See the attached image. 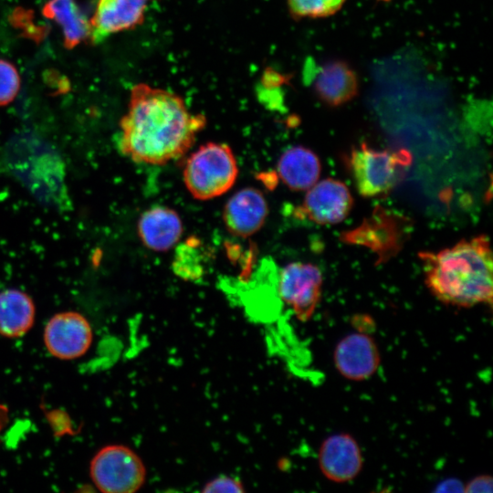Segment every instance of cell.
I'll return each instance as SVG.
<instances>
[{"mask_svg":"<svg viewBox=\"0 0 493 493\" xmlns=\"http://www.w3.org/2000/svg\"><path fill=\"white\" fill-rule=\"evenodd\" d=\"M89 474L101 492L133 493L143 486L146 467L131 448L109 445L100 448L91 459Z\"/></svg>","mask_w":493,"mask_h":493,"instance_id":"5b68a950","label":"cell"},{"mask_svg":"<svg viewBox=\"0 0 493 493\" xmlns=\"http://www.w3.org/2000/svg\"><path fill=\"white\" fill-rule=\"evenodd\" d=\"M389 215L384 209H375L371 217L343 236L346 242L362 244L372 248L381 260L388 259L400 248L404 239L405 218Z\"/></svg>","mask_w":493,"mask_h":493,"instance_id":"9c48e42d","label":"cell"},{"mask_svg":"<svg viewBox=\"0 0 493 493\" xmlns=\"http://www.w3.org/2000/svg\"><path fill=\"white\" fill-rule=\"evenodd\" d=\"M238 175L232 149L226 143L207 142L194 152L185 163L184 182L197 200H210L230 190Z\"/></svg>","mask_w":493,"mask_h":493,"instance_id":"277c9868","label":"cell"},{"mask_svg":"<svg viewBox=\"0 0 493 493\" xmlns=\"http://www.w3.org/2000/svg\"><path fill=\"white\" fill-rule=\"evenodd\" d=\"M245 488L242 482L234 477L222 475L208 481L202 492L205 493H224V492H244Z\"/></svg>","mask_w":493,"mask_h":493,"instance_id":"44dd1931","label":"cell"},{"mask_svg":"<svg viewBox=\"0 0 493 493\" xmlns=\"http://www.w3.org/2000/svg\"><path fill=\"white\" fill-rule=\"evenodd\" d=\"M205 124L178 95L141 83L131 89L121 121L120 147L134 162L163 165L182 157Z\"/></svg>","mask_w":493,"mask_h":493,"instance_id":"6da1fadb","label":"cell"},{"mask_svg":"<svg viewBox=\"0 0 493 493\" xmlns=\"http://www.w3.org/2000/svg\"><path fill=\"white\" fill-rule=\"evenodd\" d=\"M43 15L61 26L68 48L90 37V24L74 0H49L43 8Z\"/></svg>","mask_w":493,"mask_h":493,"instance_id":"ac0fdd59","label":"cell"},{"mask_svg":"<svg viewBox=\"0 0 493 493\" xmlns=\"http://www.w3.org/2000/svg\"><path fill=\"white\" fill-rule=\"evenodd\" d=\"M492 477L487 475H481L470 479L464 488V491L471 493H487L492 491Z\"/></svg>","mask_w":493,"mask_h":493,"instance_id":"7402d4cb","label":"cell"},{"mask_svg":"<svg viewBox=\"0 0 493 493\" xmlns=\"http://www.w3.org/2000/svg\"><path fill=\"white\" fill-rule=\"evenodd\" d=\"M148 0H100L90 24V38L100 42L108 36L142 24Z\"/></svg>","mask_w":493,"mask_h":493,"instance_id":"5bb4252c","label":"cell"},{"mask_svg":"<svg viewBox=\"0 0 493 493\" xmlns=\"http://www.w3.org/2000/svg\"><path fill=\"white\" fill-rule=\"evenodd\" d=\"M278 174L290 189L303 191L317 183L321 165L317 154L301 145L286 150L278 162Z\"/></svg>","mask_w":493,"mask_h":493,"instance_id":"2e32d148","label":"cell"},{"mask_svg":"<svg viewBox=\"0 0 493 493\" xmlns=\"http://www.w3.org/2000/svg\"><path fill=\"white\" fill-rule=\"evenodd\" d=\"M425 281L442 303L461 308L492 303V253L478 236L437 252H420Z\"/></svg>","mask_w":493,"mask_h":493,"instance_id":"7a4b0ae2","label":"cell"},{"mask_svg":"<svg viewBox=\"0 0 493 493\" xmlns=\"http://www.w3.org/2000/svg\"><path fill=\"white\" fill-rule=\"evenodd\" d=\"M412 162L407 150H379L364 142L353 147L345 160L358 193L364 197L388 194L404 178Z\"/></svg>","mask_w":493,"mask_h":493,"instance_id":"3957f363","label":"cell"},{"mask_svg":"<svg viewBox=\"0 0 493 493\" xmlns=\"http://www.w3.org/2000/svg\"><path fill=\"white\" fill-rule=\"evenodd\" d=\"M9 423V410L5 404L0 403V440L1 435Z\"/></svg>","mask_w":493,"mask_h":493,"instance_id":"603a6c76","label":"cell"},{"mask_svg":"<svg viewBox=\"0 0 493 493\" xmlns=\"http://www.w3.org/2000/svg\"><path fill=\"white\" fill-rule=\"evenodd\" d=\"M20 87L16 68L9 62L0 59V106L14 100Z\"/></svg>","mask_w":493,"mask_h":493,"instance_id":"ffe728a7","label":"cell"},{"mask_svg":"<svg viewBox=\"0 0 493 493\" xmlns=\"http://www.w3.org/2000/svg\"><path fill=\"white\" fill-rule=\"evenodd\" d=\"M92 339L90 323L76 311L55 314L44 330V343L47 351L60 360L81 357L89 349Z\"/></svg>","mask_w":493,"mask_h":493,"instance_id":"52a82bcc","label":"cell"},{"mask_svg":"<svg viewBox=\"0 0 493 493\" xmlns=\"http://www.w3.org/2000/svg\"><path fill=\"white\" fill-rule=\"evenodd\" d=\"M319 467L324 477L344 483L355 478L362 467V454L357 441L349 434L328 436L319 451Z\"/></svg>","mask_w":493,"mask_h":493,"instance_id":"8fae6325","label":"cell"},{"mask_svg":"<svg viewBox=\"0 0 493 493\" xmlns=\"http://www.w3.org/2000/svg\"><path fill=\"white\" fill-rule=\"evenodd\" d=\"M137 232L147 248L155 252H165L178 243L184 226L175 210L165 206H154L141 215Z\"/></svg>","mask_w":493,"mask_h":493,"instance_id":"9a60e30c","label":"cell"},{"mask_svg":"<svg viewBox=\"0 0 493 493\" xmlns=\"http://www.w3.org/2000/svg\"><path fill=\"white\" fill-rule=\"evenodd\" d=\"M322 275L310 263L292 262L280 271L278 293L300 321L309 320L320 299Z\"/></svg>","mask_w":493,"mask_h":493,"instance_id":"8992f818","label":"cell"},{"mask_svg":"<svg viewBox=\"0 0 493 493\" xmlns=\"http://www.w3.org/2000/svg\"><path fill=\"white\" fill-rule=\"evenodd\" d=\"M346 0H287L288 11L295 19L327 18L337 14Z\"/></svg>","mask_w":493,"mask_h":493,"instance_id":"d6986e66","label":"cell"},{"mask_svg":"<svg viewBox=\"0 0 493 493\" xmlns=\"http://www.w3.org/2000/svg\"><path fill=\"white\" fill-rule=\"evenodd\" d=\"M312 86L321 102L336 108L357 97L360 81L355 69L347 61L337 58L319 67Z\"/></svg>","mask_w":493,"mask_h":493,"instance_id":"4fadbf2b","label":"cell"},{"mask_svg":"<svg viewBox=\"0 0 493 493\" xmlns=\"http://www.w3.org/2000/svg\"><path fill=\"white\" fill-rule=\"evenodd\" d=\"M35 314L34 301L26 292L15 288L0 292V335L22 337L32 328Z\"/></svg>","mask_w":493,"mask_h":493,"instance_id":"e0dca14e","label":"cell"},{"mask_svg":"<svg viewBox=\"0 0 493 493\" xmlns=\"http://www.w3.org/2000/svg\"><path fill=\"white\" fill-rule=\"evenodd\" d=\"M349 188L341 181L327 178L307 190L301 213L319 225H334L343 221L352 208Z\"/></svg>","mask_w":493,"mask_h":493,"instance_id":"ba28073f","label":"cell"},{"mask_svg":"<svg viewBox=\"0 0 493 493\" xmlns=\"http://www.w3.org/2000/svg\"><path fill=\"white\" fill-rule=\"evenodd\" d=\"M267 214V202L262 192L246 187L235 193L226 203L223 221L229 233L245 238L263 226Z\"/></svg>","mask_w":493,"mask_h":493,"instance_id":"7c38bea8","label":"cell"},{"mask_svg":"<svg viewBox=\"0 0 493 493\" xmlns=\"http://www.w3.org/2000/svg\"><path fill=\"white\" fill-rule=\"evenodd\" d=\"M333 361L341 376L351 381H363L376 372L380 365V352L372 337L354 332L338 342Z\"/></svg>","mask_w":493,"mask_h":493,"instance_id":"30bf717a","label":"cell"}]
</instances>
